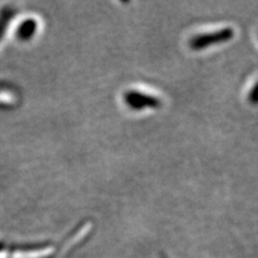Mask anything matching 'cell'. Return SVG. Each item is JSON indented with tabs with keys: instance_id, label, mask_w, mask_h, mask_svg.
<instances>
[{
	"instance_id": "3",
	"label": "cell",
	"mask_w": 258,
	"mask_h": 258,
	"mask_svg": "<svg viewBox=\"0 0 258 258\" xmlns=\"http://www.w3.org/2000/svg\"><path fill=\"white\" fill-rule=\"evenodd\" d=\"M35 29H36V22L31 21V20L27 21L22 25V27L20 29V35L22 38L27 39L32 35V32H34Z\"/></svg>"
},
{
	"instance_id": "2",
	"label": "cell",
	"mask_w": 258,
	"mask_h": 258,
	"mask_svg": "<svg viewBox=\"0 0 258 258\" xmlns=\"http://www.w3.org/2000/svg\"><path fill=\"white\" fill-rule=\"evenodd\" d=\"M125 98L129 106L135 109L157 108L160 106V101L156 97L145 95L140 92H129L126 94Z\"/></svg>"
},
{
	"instance_id": "1",
	"label": "cell",
	"mask_w": 258,
	"mask_h": 258,
	"mask_svg": "<svg viewBox=\"0 0 258 258\" xmlns=\"http://www.w3.org/2000/svg\"><path fill=\"white\" fill-rule=\"evenodd\" d=\"M233 36V30L230 27H226L224 29H220L217 31L209 32L201 36H197L191 40V46L195 50H200L206 46H209L214 43L224 42L231 39Z\"/></svg>"
}]
</instances>
